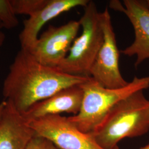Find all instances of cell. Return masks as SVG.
I'll return each instance as SVG.
<instances>
[{
    "instance_id": "1",
    "label": "cell",
    "mask_w": 149,
    "mask_h": 149,
    "mask_svg": "<svg viewBox=\"0 0 149 149\" xmlns=\"http://www.w3.org/2000/svg\"><path fill=\"white\" fill-rule=\"evenodd\" d=\"M67 74L39 63L30 52L20 49L3 81L2 95L22 114L59 91L90 79Z\"/></svg>"
},
{
    "instance_id": "2",
    "label": "cell",
    "mask_w": 149,
    "mask_h": 149,
    "mask_svg": "<svg viewBox=\"0 0 149 149\" xmlns=\"http://www.w3.org/2000/svg\"><path fill=\"white\" fill-rule=\"evenodd\" d=\"M149 130V101L144 90L119 102L91 134L104 149H115L123 139L138 137Z\"/></svg>"
},
{
    "instance_id": "3",
    "label": "cell",
    "mask_w": 149,
    "mask_h": 149,
    "mask_svg": "<svg viewBox=\"0 0 149 149\" xmlns=\"http://www.w3.org/2000/svg\"><path fill=\"white\" fill-rule=\"evenodd\" d=\"M80 86L84 97L80 112L68 118L80 131L91 134L119 102L136 91L149 88V76H135L128 85L118 88L104 87L92 77Z\"/></svg>"
},
{
    "instance_id": "4",
    "label": "cell",
    "mask_w": 149,
    "mask_h": 149,
    "mask_svg": "<svg viewBox=\"0 0 149 149\" xmlns=\"http://www.w3.org/2000/svg\"><path fill=\"white\" fill-rule=\"evenodd\" d=\"M79 21L82 33L74 39L68 55L56 69L67 74L88 77L103 42L101 12L95 2L90 1Z\"/></svg>"
},
{
    "instance_id": "5",
    "label": "cell",
    "mask_w": 149,
    "mask_h": 149,
    "mask_svg": "<svg viewBox=\"0 0 149 149\" xmlns=\"http://www.w3.org/2000/svg\"><path fill=\"white\" fill-rule=\"evenodd\" d=\"M28 122L36 135L50 140L58 149H104L91 134L80 131L68 117L48 115Z\"/></svg>"
},
{
    "instance_id": "6",
    "label": "cell",
    "mask_w": 149,
    "mask_h": 149,
    "mask_svg": "<svg viewBox=\"0 0 149 149\" xmlns=\"http://www.w3.org/2000/svg\"><path fill=\"white\" fill-rule=\"evenodd\" d=\"M101 21L103 42L91 70L90 77L104 87L122 88L128 85L129 82L123 78L120 71L119 52L107 7L101 12Z\"/></svg>"
},
{
    "instance_id": "7",
    "label": "cell",
    "mask_w": 149,
    "mask_h": 149,
    "mask_svg": "<svg viewBox=\"0 0 149 149\" xmlns=\"http://www.w3.org/2000/svg\"><path fill=\"white\" fill-rule=\"evenodd\" d=\"M81 27L71 20L60 27L50 25L38 38L31 53L39 63L56 68L66 58Z\"/></svg>"
},
{
    "instance_id": "8",
    "label": "cell",
    "mask_w": 149,
    "mask_h": 149,
    "mask_svg": "<svg viewBox=\"0 0 149 149\" xmlns=\"http://www.w3.org/2000/svg\"><path fill=\"white\" fill-rule=\"evenodd\" d=\"M110 7L124 13L133 27L135 39L121 52L128 56H135V66L138 68L149 59V1L124 0L123 5L119 1H113Z\"/></svg>"
},
{
    "instance_id": "9",
    "label": "cell",
    "mask_w": 149,
    "mask_h": 149,
    "mask_svg": "<svg viewBox=\"0 0 149 149\" xmlns=\"http://www.w3.org/2000/svg\"><path fill=\"white\" fill-rule=\"evenodd\" d=\"M88 0H48L47 3L23 22V28L19 35L21 49L31 52L42 27L61 13L76 7H85Z\"/></svg>"
},
{
    "instance_id": "10",
    "label": "cell",
    "mask_w": 149,
    "mask_h": 149,
    "mask_svg": "<svg viewBox=\"0 0 149 149\" xmlns=\"http://www.w3.org/2000/svg\"><path fill=\"white\" fill-rule=\"evenodd\" d=\"M6 101L0 120V149H26L35 133L13 103Z\"/></svg>"
},
{
    "instance_id": "11",
    "label": "cell",
    "mask_w": 149,
    "mask_h": 149,
    "mask_svg": "<svg viewBox=\"0 0 149 149\" xmlns=\"http://www.w3.org/2000/svg\"><path fill=\"white\" fill-rule=\"evenodd\" d=\"M83 97L84 91L80 85L72 86L34 104L22 115L28 121L48 115H61L63 113L75 116L80 112Z\"/></svg>"
},
{
    "instance_id": "12",
    "label": "cell",
    "mask_w": 149,
    "mask_h": 149,
    "mask_svg": "<svg viewBox=\"0 0 149 149\" xmlns=\"http://www.w3.org/2000/svg\"><path fill=\"white\" fill-rule=\"evenodd\" d=\"M48 0H11L13 10L17 15L32 16L40 10Z\"/></svg>"
},
{
    "instance_id": "13",
    "label": "cell",
    "mask_w": 149,
    "mask_h": 149,
    "mask_svg": "<svg viewBox=\"0 0 149 149\" xmlns=\"http://www.w3.org/2000/svg\"><path fill=\"white\" fill-rule=\"evenodd\" d=\"M0 22L6 29L15 28L19 21L13 10L11 0H0Z\"/></svg>"
},
{
    "instance_id": "14",
    "label": "cell",
    "mask_w": 149,
    "mask_h": 149,
    "mask_svg": "<svg viewBox=\"0 0 149 149\" xmlns=\"http://www.w3.org/2000/svg\"><path fill=\"white\" fill-rule=\"evenodd\" d=\"M26 149H58V148L48 139L35 135L28 145Z\"/></svg>"
},
{
    "instance_id": "15",
    "label": "cell",
    "mask_w": 149,
    "mask_h": 149,
    "mask_svg": "<svg viewBox=\"0 0 149 149\" xmlns=\"http://www.w3.org/2000/svg\"><path fill=\"white\" fill-rule=\"evenodd\" d=\"M3 28V26L2 23L0 22V48L2 47V46L4 44L6 39L5 34L2 31Z\"/></svg>"
},
{
    "instance_id": "16",
    "label": "cell",
    "mask_w": 149,
    "mask_h": 149,
    "mask_svg": "<svg viewBox=\"0 0 149 149\" xmlns=\"http://www.w3.org/2000/svg\"><path fill=\"white\" fill-rule=\"evenodd\" d=\"M6 103V100H3V101H2L0 103V120H1V119L2 118V114H3V112L4 108L5 107Z\"/></svg>"
},
{
    "instance_id": "17",
    "label": "cell",
    "mask_w": 149,
    "mask_h": 149,
    "mask_svg": "<svg viewBox=\"0 0 149 149\" xmlns=\"http://www.w3.org/2000/svg\"><path fill=\"white\" fill-rule=\"evenodd\" d=\"M140 149H149V143Z\"/></svg>"
},
{
    "instance_id": "18",
    "label": "cell",
    "mask_w": 149,
    "mask_h": 149,
    "mask_svg": "<svg viewBox=\"0 0 149 149\" xmlns=\"http://www.w3.org/2000/svg\"></svg>"
}]
</instances>
